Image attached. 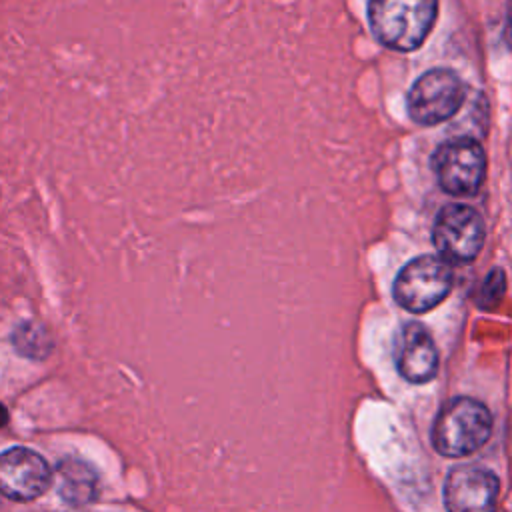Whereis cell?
I'll return each instance as SVG.
<instances>
[{"label": "cell", "mask_w": 512, "mask_h": 512, "mask_svg": "<svg viewBox=\"0 0 512 512\" xmlns=\"http://www.w3.org/2000/svg\"><path fill=\"white\" fill-rule=\"evenodd\" d=\"M432 170L446 194L472 196L486 178V154L474 138H452L436 148Z\"/></svg>", "instance_id": "4"}, {"label": "cell", "mask_w": 512, "mask_h": 512, "mask_svg": "<svg viewBox=\"0 0 512 512\" xmlns=\"http://www.w3.org/2000/svg\"><path fill=\"white\" fill-rule=\"evenodd\" d=\"M486 230L480 214L466 204L444 206L432 228V242L446 262H470L484 246Z\"/></svg>", "instance_id": "6"}, {"label": "cell", "mask_w": 512, "mask_h": 512, "mask_svg": "<svg viewBox=\"0 0 512 512\" xmlns=\"http://www.w3.org/2000/svg\"><path fill=\"white\" fill-rule=\"evenodd\" d=\"M6 422H8V410L4 404H0V428L6 426Z\"/></svg>", "instance_id": "14"}, {"label": "cell", "mask_w": 512, "mask_h": 512, "mask_svg": "<svg viewBox=\"0 0 512 512\" xmlns=\"http://www.w3.org/2000/svg\"><path fill=\"white\" fill-rule=\"evenodd\" d=\"M506 40L512 46V0H510V6H508V18H506Z\"/></svg>", "instance_id": "13"}, {"label": "cell", "mask_w": 512, "mask_h": 512, "mask_svg": "<svg viewBox=\"0 0 512 512\" xmlns=\"http://www.w3.org/2000/svg\"><path fill=\"white\" fill-rule=\"evenodd\" d=\"M58 492L70 504H86L96 496V474L80 460H62L58 464Z\"/></svg>", "instance_id": "10"}, {"label": "cell", "mask_w": 512, "mask_h": 512, "mask_svg": "<svg viewBox=\"0 0 512 512\" xmlns=\"http://www.w3.org/2000/svg\"><path fill=\"white\" fill-rule=\"evenodd\" d=\"M438 16V0H368V22L376 40L398 52L416 50Z\"/></svg>", "instance_id": "1"}, {"label": "cell", "mask_w": 512, "mask_h": 512, "mask_svg": "<svg viewBox=\"0 0 512 512\" xmlns=\"http://www.w3.org/2000/svg\"><path fill=\"white\" fill-rule=\"evenodd\" d=\"M12 342L16 350L28 358H44L50 352V338L42 326L24 322L14 330Z\"/></svg>", "instance_id": "11"}, {"label": "cell", "mask_w": 512, "mask_h": 512, "mask_svg": "<svg viewBox=\"0 0 512 512\" xmlns=\"http://www.w3.org/2000/svg\"><path fill=\"white\" fill-rule=\"evenodd\" d=\"M500 482L494 472L476 464H462L448 472L444 506L448 512H496Z\"/></svg>", "instance_id": "7"}, {"label": "cell", "mask_w": 512, "mask_h": 512, "mask_svg": "<svg viewBox=\"0 0 512 512\" xmlns=\"http://www.w3.org/2000/svg\"><path fill=\"white\" fill-rule=\"evenodd\" d=\"M490 430V410L480 400L458 396L440 408L432 426V444L442 456L458 458L486 444Z\"/></svg>", "instance_id": "2"}, {"label": "cell", "mask_w": 512, "mask_h": 512, "mask_svg": "<svg viewBox=\"0 0 512 512\" xmlns=\"http://www.w3.org/2000/svg\"><path fill=\"white\" fill-rule=\"evenodd\" d=\"M52 480L48 462L30 448H10L0 454V494L16 502L42 496Z\"/></svg>", "instance_id": "8"}, {"label": "cell", "mask_w": 512, "mask_h": 512, "mask_svg": "<svg viewBox=\"0 0 512 512\" xmlns=\"http://www.w3.org/2000/svg\"><path fill=\"white\" fill-rule=\"evenodd\" d=\"M466 98V84L448 70L424 72L408 92V114L420 126H434L452 118Z\"/></svg>", "instance_id": "5"}, {"label": "cell", "mask_w": 512, "mask_h": 512, "mask_svg": "<svg viewBox=\"0 0 512 512\" xmlns=\"http://www.w3.org/2000/svg\"><path fill=\"white\" fill-rule=\"evenodd\" d=\"M394 360L400 376L412 384H424L436 376L438 350L422 324L408 322L400 328L394 340Z\"/></svg>", "instance_id": "9"}, {"label": "cell", "mask_w": 512, "mask_h": 512, "mask_svg": "<svg viewBox=\"0 0 512 512\" xmlns=\"http://www.w3.org/2000/svg\"><path fill=\"white\" fill-rule=\"evenodd\" d=\"M452 288V268L444 258L418 256L396 276L392 294L398 306L420 314L438 306Z\"/></svg>", "instance_id": "3"}, {"label": "cell", "mask_w": 512, "mask_h": 512, "mask_svg": "<svg viewBox=\"0 0 512 512\" xmlns=\"http://www.w3.org/2000/svg\"><path fill=\"white\" fill-rule=\"evenodd\" d=\"M504 288H506V282H504V274H502V270L500 268H494L488 276H486V280H484V284H482V290H480V306L482 308H490V306H494V304H498L500 302V298L504 296Z\"/></svg>", "instance_id": "12"}]
</instances>
